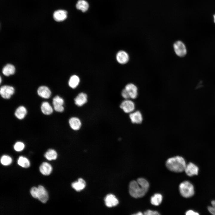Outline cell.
<instances>
[{"label":"cell","mask_w":215,"mask_h":215,"mask_svg":"<svg viewBox=\"0 0 215 215\" xmlns=\"http://www.w3.org/2000/svg\"><path fill=\"white\" fill-rule=\"evenodd\" d=\"M40 172L43 175L47 176L50 175L52 171L51 165L47 162H43L39 167Z\"/></svg>","instance_id":"cell-18"},{"label":"cell","mask_w":215,"mask_h":215,"mask_svg":"<svg viewBox=\"0 0 215 215\" xmlns=\"http://www.w3.org/2000/svg\"><path fill=\"white\" fill-rule=\"evenodd\" d=\"M212 206L215 207V200H213L211 202Z\"/></svg>","instance_id":"cell-35"},{"label":"cell","mask_w":215,"mask_h":215,"mask_svg":"<svg viewBox=\"0 0 215 215\" xmlns=\"http://www.w3.org/2000/svg\"><path fill=\"white\" fill-rule=\"evenodd\" d=\"M44 156L49 160L56 159L57 156V154L56 151L53 149L48 150L45 153Z\"/></svg>","instance_id":"cell-26"},{"label":"cell","mask_w":215,"mask_h":215,"mask_svg":"<svg viewBox=\"0 0 215 215\" xmlns=\"http://www.w3.org/2000/svg\"><path fill=\"white\" fill-rule=\"evenodd\" d=\"M208 210L211 214L215 215V207L213 206H209L208 207Z\"/></svg>","instance_id":"cell-34"},{"label":"cell","mask_w":215,"mask_h":215,"mask_svg":"<svg viewBox=\"0 0 215 215\" xmlns=\"http://www.w3.org/2000/svg\"><path fill=\"white\" fill-rule=\"evenodd\" d=\"M125 88L127 91L130 98L134 99L137 97L138 95V88L134 84L130 83L127 84Z\"/></svg>","instance_id":"cell-9"},{"label":"cell","mask_w":215,"mask_h":215,"mask_svg":"<svg viewBox=\"0 0 215 215\" xmlns=\"http://www.w3.org/2000/svg\"><path fill=\"white\" fill-rule=\"evenodd\" d=\"M149 187L148 182L142 178L136 180L131 181L129 185V193L130 195L135 198L142 197L148 192Z\"/></svg>","instance_id":"cell-1"},{"label":"cell","mask_w":215,"mask_h":215,"mask_svg":"<svg viewBox=\"0 0 215 215\" xmlns=\"http://www.w3.org/2000/svg\"><path fill=\"white\" fill-rule=\"evenodd\" d=\"M184 171L188 176H191L197 175L199 171L198 167L192 162L186 165Z\"/></svg>","instance_id":"cell-10"},{"label":"cell","mask_w":215,"mask_h":215,"mask_svg":"<svg viewBox=\"0 0 215 215\" xmlns=\"http://www.w3.org/2000/svg\"><path fill=\"white\" fill-rule=\"evenodd\" d=\"M142 214H143L141 212H137V213L133 214V215H142Z\"/></svg>","instance_id":"cell-36"},{"label":"cell","mask_w":215,"mask_h":215,"mask_svg":"<svg viewBox=\"0 0 215 215\" xmlns=\"http://www.w3.org/2000/svg\"><path fill=\"white\" fill-rule=\"evenodd\" d=\"M42 112L44 114L49 115L51 114L53 112L52 107L49 103L47 102H43L41 106Z\"/></svg>","instance_id":"cell-23"},{"label":"cell","mask_w":215,"mask_h":215,"mask_svg":"<svg viewBox=\"0 0 215 215\" xmlns=\"http://www.w3.org/2000/svg\"><path fill=\"white\" fill-rule=\"evenodd\" d=\"M14 93V88L11 86L5 85L2 86L0 88V95L4 99H10Z\"/></svg>","instance_id":"cell-6"},{"label":"cell","mask_w":215,"mask_h":215,"mask_svg":"<svg viewBox=\"0 0 215 215\" xmlns=\"http://www.w3.org/2000/svg\"><path fill=\"white\" fill-rule=\"evenodd\" d=\"M67 12L64 10H57L53 14V18L57 22L63 21L67 18Z\"/></svg>","instance_id":"cell-17"},{"label":"cell","mask_w":215,"mask_h":215,"mask_svg":"<svg viewBox=\"0 0 215 215\" xmlns=\"http://www.w3.org/2000/svg\"><path fill=\"white\" fill-rule=\"evenodd\" d=\"M0 161L2 165L7 166L10 165L12 163V159L9 156L4 155L1 157Z\"/></svg>","instance_id":"cell-28"},{"label":"cell","mask_w":215,"mask_h":215,"mask_svg":"<svg viewBox=\"0 0 215 215\" xmlns=\"http://www.w3.org/2000/svg\"><path fill=\"white\" fill-rule=\"evenodd\" d=\"M186 215H199V213L192 210H188L185 212Z\"/></svg>","instance_id":"cell-33"},{"label":"cell","mask_w":215,"mask_h":215,"mask_svg":"<svg viewBox=\"0 0 215 215\" xmlns=\"http://www.w3.org/2000/svg\"><path fill=\"white\" fill-rule=\"evenodd\" d=\"M39 192V190L38 187H33L30 191V193L32 196L36 199L38 198Z\"/></svg>","instance_id":"cell-30"},{"label":"cell","mask_w":215,"mask_h":215,"mask_svg":"<svg viewBox=\"0 0 215 215\" xmlns=\"http://www.w3.org/2000/svg\"><path fill=\"white\" fill-rule=\"evenodd\" d=\"M173 48L175 53L179 57H184L187 54V50L186 46L181 41L175 42L173 44Z\"/></svg>","instance_id":"cell-4"},{"label":"cell","mask_w":215,"mask_h":215,"mask_svg":"<svg viewBox=\"0 0 215 215\" xmlns=\"http://www.w3.org/2000/svg\"><path fill=\"white\" fill-rule=\"evenodd\" d=\"M104 201L106 205L108 207L115 206L119 203L118 200L115 196L111 194L107 195Z\"/></svg>","instance_id":"cell-13"},{"label":"cell","mask_w":215,"mask_h":215,"mask_svg":"<svg viewBox=\"0 0 215 215\" xmlns=\"http://www.w3.org/2000/svg\"><path fill=\"white\" fill-rule=\"evenodd\" d=\"M167 168L170 171L176 172H182L185 171L186 164L184 158L176 156L168 159L165 163Z\"/></svg>","instance_id":"cell-2"},{"label":"cell","mask_w":215,"mask_h":215,"mask_svg":"<svg viewBox=\"0 0 215 215\" xmlns=\"http://www.w3.org/2000/svg\"><path fill=\"white\" fill-rule=\"evenodd\" d=\"M86 183L82 178H79L77 181L72 183V187L77 191H80L83 190L85 187Z\"/></svg>","instance_id":"cell-19"},{"label":"cell","mask_w":215,"mask_h":215,"mask_svg":"<svg viewBox=\"0 0 215 215\" xmlns=\"http://www.w3.org/2000/svg\"><path fill=\"white\" fill-rule=\"evenodd\" d=\"M214 22L215 23V14L214 16Z\"/></svg>","instance_id":"cell-37"},{"label":"cell","mask_w":215,"mask_h":215,"mask_svg":"<svg viewBox=\"0 0 215 215\" xmlns=\"http://www.w3.org/2000/svg\"><path fill=\"white\" fill-rule=\"evenodd\" d=\"M120 108L126 113H130L134 111L135 106L134 103L132 100L125 99L122 101L120 105Z\"/></svg>","instance_id":"cell-5"},{"label":"cell","mask_w":215,"mask_h":215,"mask_svg":"<svg viewBox=\"0 0 215 215\" xmlns=\"http://www.w3.org/2000/svg\"><path fill=\"white\" fill-rule=\"evenodd\" d=\"M121 95L125 99H128L130 98L127 91L125 88H124L122 90L121 92Z\"/></svg>","instance_id":"cell-32"},{"label":"cell","mask_w":215,"mask_h":215,"mask_svg":"<svg viewBox=\"0 0 215 215\" xmlns=\"http://www.w3.org/2000/svg\"><path fill=\"white\" fill-rule=\"evenodd\" d=\"M179 192L181 195L185 198H189L194 194L193 185L188 181H185L181 183L179 186Z\"/></svg>","instance_id":"cell-3"},{"label":"cell","mask_w":215,"mask_h":215,"mask_svg":"<svg viewBox=\"0 0 215 215\" xmlns=\"http://www.w3.org/2000/svg\"><path fill=\"white\" fill-rule=\"evenodd\" d=\"M75 104L78 107H81L85 104L87 101V96L86 93L81 92L74 99Z\"/></svg>","instance_id":"cell-11"},{"label":"cell","mask_w":215,"mask_h":215,"mask_svg":"<svg viewBox=\"0 0 215 215\" xmlns=\"http://www.w3.org/2000/svg\"><path fill=\"white\" fill-rule=\"evenodd\" d=\"M69 123L71 128L75 131L79 130L82 126V122L78 118L73 117L70 119Z\"/></svg>","instance_id":"cell-15"},{"label":"cell","mask_w":215,"mask_h":215,"mask_svg":"<svg viewBox=\"0 0 215 215\" xmlns=\"http://www.w3.org/2000/svg\"><path fill=\"white\" fill-rule=\"evenodd\" d=\"M0 83H1V77H0Z\"/></svg>","instance_id":"cell-38"},{"label":"cell","mask_w":215,"mask_h":215,"mask_svg":"<svg viewBox=\"0 0 215 215\" xmlns=\"http://www.w3.org/2000/svg\"><path fill=\"white\" fill-rule=\"evenodd\" d=\"M37 92L40 96L44 99L49 98L51 93L49 88L45 86L39 87L37 90Z\"/></svg>","instance_id":"cell-16"},{"label":"cell","mask_w":215,"mask_h":215,"mask_svg":"<svg viewBox=\"0 0 215 215\" xmlns=\"http://www.w3.org/2000/svg\"><path fill=\"white\" fill-rule=\"evenodd\" d=\"M38 187L39 190L38 199L42 202L45 203L48 199V193L43 186L39 185Z\"/></svg>","instance_id":"cell-14"},{"label":"cell","mask_w":215,"mask_h":215,"mask_svg":"<svg viewBox=\"0 0 215 215\" xmlns=\"http://www.w3.org/2000/svg\"><path fill=\"white\" fill-rule=\"evenodd\" d=\"M162 200V196L160 194H155L150 198V202L152 204L155 206L159 205Z\"/></svg>","instance_id":"cell-24"},{"label":"cell","mask_w":215,"mask_h":215,"mask_svg":"<svg viewBox=\"0 0 215 215\" xmlns=\"http://www.w3.org/2000/svg\"><path fill=\"white\" fill-rule=\"evenodd\" d=\"M76 6L77 9L83 12H85L88 8L89 4L88 3L84 0H79L76 3Z\"/></svg>","instance_id":"cell-25"},{"label":"cell","mask_w":215,"mask_h":215,"mask_svg":"<svg viewBox=\"0 0 215 215\" xmlns=\"http://www.w3.org/2000/svg\"><path fill=\"white\" fill-rule=\"evenodd\" d=\"M129 116L131 122L133 124H140L143 121L142 115L139 110L133 111L131 113Z\"/></svg>","instance_id":"cell-12"},{"label":"cell","mask_w":215,"mask_h":215,"mask_svg":"<svg viewBox=\"0 0 215 215\" xmlns=\"http://www.w3.org/2000/svg\"><path fill=\"white\" fill-rule=\"evenodd\" d=\"M25 145L24 144L21 142H16L14 146V150L17 151H21L24 148Z\"/></svg>","instance_id":"cell-29"},{"label":"cell","mask_w":215,"mask_h":215,"mask_svg":"<svg viewBox=\"0 0 215 215\" xmlns=\"http://www.w3.org/2000/svg\"><path fill=\"white\" fill-rule=\"evenodd\" d=\"M64 103L63 99L59 96L54 97L53 100V104L55 110L57 112H62L64 110L63 105Z\"/></svg>","instance_id":"cell-7"},{"label":"cell","mask_w":215,"mask_h":215,"mask_svg":"<svg viewBox=\"0 0 215 215\" xmlns=\"http://www.w3.org/2000/svg\"><path fill=\"white\" fill-rule=\"evenodd\" d=\"M116 58L118 63L121 64H124L129 61V56L126 52L124 50H121L116 53Z\"/></svg>","instance_id":"cell-8"},{"label":"cell","mask_w":215,"mask_h":215,"mask_svg":"<svg viewBox=\"0 0 215 215\" xmlns=\"http://www.w3.org/2000/svg\"><path fill=\"white\" fill-rule=\"evenodd\" d=\"M15 71V68L13 65L8 64L6 65L3 68L2 72L5 76H9L13 74Z\"/></svg>","instance_id":"cell-21"},{"label":"cell","mask_w":215,"mask_h":215,"mask_svg":"<svg viewBox=\"0 0 215 215\" xmlns=\"http://www.w3.org/2000/svg\"><path fill=\"white\" fill-rule=\"evenodd\" d=\"M27 113V110L26 108L22 106L18 107L15 112V115L16 117L19 119H23Z\"/></svg>","instance_id":"cell-22"},{"label":"cell","mask_w":215,"mask_h":215,"mask_svg":"<svg viewBox=\"0 0 215 215\" xmlns=\"http://www.w3.org/2000/svg\"><path fill=\"white\" fill-rule=\"evenodd\" d=\"M144 214L145 215H158L160 214L157 211H153L149 210H147L144 212Z\"/></svg>","instance_id":"cell-31"},{"label":"cell","mask_w":215,"mask_h":215,"mask_svg":"<svg viewBox=\"0 0 215 215\" xmlns=\"http://www.w3.org/2000/svg\"><path fill=\"white\" fill-rule=\"evenodd\" d=\"M80 82L79 77L76 75L71 76L68 82L69 86L71 88L75 89L79 85Z\"/></svg>","instance_id":"cell-20"},{"label":"cell","mask_w":215,"mask_h":215,"mask_svg":"<svg viewBox=\"0 0 215 215\" xmlns=\"http://www.w3.org/2000/svg\"><path fill=\"white\" fill-rule=\"evenodd\" d=\"M17 163L19 166L26 168H28L30 165V162L29 160L23 156H20L19 157Z\"/></svg>","instance_id":"cell-27"}]
</instances>
